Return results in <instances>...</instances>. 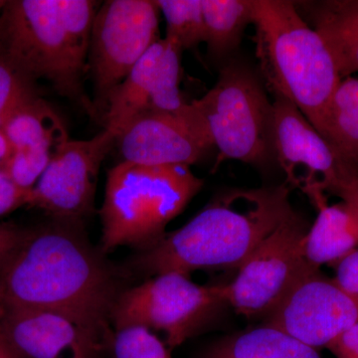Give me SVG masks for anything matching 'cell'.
I'll return each mask as SVG.
<instances>
[{
    "label": "cell",
    "mask_w": 358,
    "mask_h": 358,
    "mask_svg": "<svg viewBox=\"0 0 358 358\" xmlns=\"http://www.w3.org/2000/svg\"><path fill=\"white\" fill-rule=\"evenodd\" d=\"M203 179L187 166H143L122 162L108 171L100 210V249L143 251L166 235V227L202 189Z\"/></svg>",
    "instance_id": "5"
},
{
    "label": "cell",
    "mask_w": 358,
    "mask_h": 358,
    "mask_svg": "<svg viewBox=\"0 0 358 358\" xmlns=\"http://www.w3.org/2000/svg\"><path fill=\"white\" fill-rule=\"evenodd\" d=\"M327 348L336 358H358V324L341 334Z\"/></svg>",
    "instance_id": "28"
},
{
    "label": "cell",
    "mask_w": 358,
    "mask_h": 358,
    "mask_svg": "<svg viewBox=\"0 0 358 358\" xmlns=\"http://www.w3.org/2000/svg\"><path fill=\"white\" fill-rule=\"evenodd\" d=\"M124 275L90 241L83 221L53 218L28 228L0 263V305L70 315L110 334Z\"/></svg>",
    "instance_id": "1"
},
{
    "label": "cell",
    "mask_w": 358,
    "mask_h": 358,
    "mask_svg": "<svg viewBox=\"0 0 358 358\" xmlns=\"http://www.w3.org/2000/svg\"><path fill=\"white\" fill-rule=\"evenodd\" d=\"M199 358H322L310 348L282 329L264 324L213 341Z\"/></svg>",
    "instance_id": "19"
},
{
    "label": "cell",
    "mask_w": 358,
    "mask_h": 358,
    "mask_svg": "<svg viewBox=\"0 0 358 358\" xmlns=\"http://www.w3.org/2000/svg\"><path fill=\"white\" fill-rule=\"evenodd\" d=\"M6 0H0V13H1L2 9H3L4 7H6Z\"/></svg>",
    "instance_id": "32"
},
{
    "label": "cell",
    "mask_w": 358,
    "mask_h": 358,
    "mask_svg": "<svg viewBox=\"0 0 358 358\" xmlns=\"http://www.w3.org/2000/svg\"><path fill=\"white\" fill-rule=\"evenodd\" d=\"M110 350L115 358H171L169 348L157 334L141 324L115 329Z\"/></svg>",
    "instance_id": "23"
},
{
    "label": "cell",
    "mask_w": 358,
    "mask_h": 358,
    "mask_svg": "<svg viewBox=\"0 0 358 358\" xmlns=\"http://www.w3.org/2000/svg\"><path fill=\"white\" fill-rule=\"evenodd\" d=\"M37 96L39 92L36 82L0 55V126L14 110Z\"/></svg>",
    "instance_id": "24"
},
{
    "label": "cell",
    "mask_w": 358,
    "mask_h": 358,
    "mask_svg": "<svg viewBox=\"0 0 358 358\" xmlns=\"http://www.w3.org/2000/svg\"><path fill=\"white\" fill-rule=\"evenodd\" d=\"M117 143L124 162L155 166H192L213 148L203 117L192 102L178 112L138 117Z\"/></svg>",
    "instance_id": "15"
},
{
    "label": "cell",
    "mask_w": 358,
    "mask_h": 358,
    "mask_svg": "<svg viewBox=\"0 0 358 358\" xmlns=\"http://www.w3.org/2000/svg\"><path fill=\"white\" fill-rule=\"evenodd\" d=\"M166 22V38L183 52L205 43L201 0H155Z\"/></svg>",
    "instance_id": "22"
},
{
    "label": "cell",
    "mask_w": 358,
    "mask_h": 358,
    "mask_svg": "<svg viewBox=\"0 0 358 358\" xmlns=\"http://www.w3.org/2000/svg\"><path fill=\"white\" fill-rule=\"evenodd\" d=\"M317 209L305 241L306 259L313 267L334 266L358 248V212L345 201L329 205L324 192L310 195Z\"/></svg>",
    "instance_id": "17"
},
{
    "label": "cell",
    "mask_w": 358,
    "mask_h": 358,
    "mask_svg": "<svg viewBox=\"0 0 358 358\" xmlns=\"http://www.w3.org/2000/svg\"><path fill=\"white\" fill-rule=\"evenodd\" d=\"M27 232L28 228L0 222V263L20 244Z\"/></svg>",
    "instance_id": "29"
},
{
    "label": "cell",
    "mask_w": 358,
    "mask_h": 358,
    "mask_svg": "<svg viewBox=\"0 0 358 358\" xmlns=\"http://www.w3.org/2000/svg\"><path fill=\"white\" fill-rule=\"evenodd\" d=\"M334 267L336 270L334 281L348 293L358 294V248L341 259Z\"/></svg>",
    "instance_id": "26"
},
{
    "label": "cell",
    "mask_w": 358,
    "mask_h": 358,
    "mask_svg": "<svg viewBox=\"0 0 358 358\" xmlns=\"http://www.w3.org/2000/svg\"><path fill=\"white\" fill-rule=\"evenodd\" d=\"M205 43L215 59L229 56L252 24V0H201Z\"/></svg>",
    "instance_id": "21"
},
{
    "label": "cell",
    "mask_w": 358,
    "mask_h": 358,
    "mask_svg": "<svg viewBox=\"0 0 358 358\" xmlns=\"http://www.w3.org/2000/svg\"><path fill=\"white\" fill-rule=\"evenodd\" d=\"M182 53L166 37L157 40L113 92L102 117L103 129L117 138L138 117L186 107L180 91Z\"/></svg>",
    "instance_id": "12"
},
{
    "label": "cell",
    "mask_w": 358,
    "mask_h": 358,
    "mask_svg": "<svg viewBox=\"0 0 358 358\" xmlns=\"http://www.w3.org/2000/svg\"><path fill=\"white\" fill-rule=\"evenodd\" d=\"M265 324L277 327L310 348H327L358 324V294L348 293L313 268L301 278Z\"/></svg>",
    "instance_id": "10"
},
{
    "label": "cell",
    "mask_w": 358,
    "mask_h": 358,
    "mask_svg": "<svg viewBox=\"0 0 358 358\" xmlns=\"http://www.w3.org/2000/svg\"><path fill=\"white\" fill-rule=\"evenodd\" d=\"M324 138L343 164L358 169V78H343L324 122Z\"/></svg>",
    "instance_id": "20"
},
{
    "label": "cell",
    "mask_w": 358,
    "mask_h": 358,
    "mask_svg": "<svg viewBox=\"0 0 358 358\" xmlns=\"http://www.w3.org/2000/svg\"><path fill=\"white\" fill-rule=\"evenodd\" d=\"M310 227L294 211L268 235L238 268L236 278L224 285L228 306L244 317H267L301 278L315 268L305 256Z\"/></svg>",
    "instance_id": "9"
},
{
    "label": "cell",
    "mask_w": 358,
    "mask_h": 358,
    "mask_svg": "<svg viewBox=\"0 0 358 358\" xmlns=\"http://www.w3.org/2000/svg\"><path fill=\"white\" fill-rule=\"evenodd\" d=\"M0 331L18 358H103L113 336L65 313L6 305Z\"/></svg>",
    "instance_id": "13"
},
{
    "label": "cell",
    "mask_w": 358,
    "mask_h": 358,
    "mask_svg": "<svg viewBox=\"0 0 358 358\" xmlns=\"http://www.w3.org/2000/svg\"><path fill=\"white\" fill-rule=\"evenodd\" d=\"M99 6L93 0H8L0 13V55L92 114L84 78Z\"/></svg>",
    "instance_id": "3"
},
{
    "label": "cell",
    "mask_w": 358,
    "mask_h": 358,
    "mask_svg": "<svg viewBox=\"0 0 358 358\" xmlns=\"http://www.w3.org/2000/svg\"><path fill=\"white\" fill-rule=\"evenodd\" d=\"M11 155V148L7 141L3 131L0 129V169L6 164L7 159H9Z\"/></svg>",
    "instance_id": "30"
},
{
    "label": "cell",
    "mask_w": 358,
    "mask_h": 358,
    "mask_svg": "<svg viewBox=\"0 0 358 358\" xmlns=\"http://www.w3.org/2000/svg\"><path fill=\"white\" fill-rule=\"evenodd\" d=\"M286 185L233 188L216 195L185 225L138 251L128 268L164 273L239 268L258 245L294 213Z\"/></svg>",
    "instance_id": "2"
},
{
    "label": "cell",
    "mask_w": 358,
    "mask_h": 358,
    "mask_svg": "<svg viewBox=\"0 0 358 358\" xmlns=\"http://www.w3.org/2000/svg\"><path fill=\"white\" fill-rule=\"evenodd\" d=\"M0 129L14 157L53 159L69 141L62 117L40 95L14 110Z\"/></svg>",
    "instance_id": "16"
},
{
    "label": "cell",
    "mask_w": 358,
    "mask_h": 358,
    "mask_svg": "<svg viewBox=\"0 0 358 358\" xmlns=\"http://www.w3.org/2000/svg\"><path fill=\"white\" fill-rule=\"evenodd\" d=\"M155 0H108L92 26L88 72L94 89L93 113L102 121L108 101L134 65L159 39Z\"/></svg>",
    "instance_id": "8"
},
{
    "label": "cell",
    "mask_w": 358,
    "mask_h": 358,
    "mask_svg": "<svg viewBox=\"0 0 358 358\" xmlns=\"http://www.w3.org/2000/svg\"><path fill=\"white\" fill-rule=\"evenodd\" d=\"M31 190L20 188L3 169H0V218L20 207L28 206Z\"/></svg>",
    "instance_id": "25"
},
{
    "label": "cell",
    "mask_w": 358,
    "mask_h": 358,
    "mask_svg": "<svg viewBox=\"0 0 358 358\" xmlns=\"http://www.w3.org/2000/svg\"><path fill=\"white\" fill-rule=\"evenodd\" d=\"M0 358H18L15 353L13 352L8 343H6L1 331H0Z\"/></svg>",
    "instance_id": "31"
},
{
    "label": "cell",
    "mask_w": 358,
    "mask_h": 358,
    "mask_svg": "<svg viewBox=\"0 0 358 358\" xmlns=\"http://www.w3.org/2000/svg\"><path fill=\"white\" fill-rule=\"evenodd\" d=\"M228 306L224 285H199L189 275L164 273L120 294L110 324L114 329L141 324L166 334L169 348L197 336Z\"/></svg>",
    "instance_id": "7"
},
{
    "label": "cell",
    "mask_w": 358,
    "mask_h": 358,
    "mask_svg": "<svg viewBox=\"0 0 358 358\" xmlns=\"http://www.w3.org/2000/svg\"><path fill=\"white\" fill-rule=\"evenodd\" d=\"M252 24L266 90L293 103L322 136L341 81L326 42L288 0H252Z\"/></svg>",
    "instance_id": "4"
},
{
    "label": "cell",
    "mask_w": 358,
    "mask_h": 358,
    "mask_svg": "<svg viewBox=\"0 0 358 358\" xmlns=\"http://www.w3.org/2000/svg\"><path fill=\"white\" fill-rule=\"evenodd\" d=\"M326 192L339 197L358 212V171H348L339 176Z\"/></svg>",
    "instance_id": "27"
},
{
    "label": "cell",
    "mask_w": 358,
    "mask_h": 358,
    "mask_svg": "<svg viewBox=\"0 0 358 358\" xmlns=\"http://www.w3.org/2000/svg\"><path fill=\"white\" fill-rule=\"evenodd\" d=\"M115 141L106 129L89 140L68 141L31 190L28 206L52 218L83 221L93 211L101 166Z\"/></svg>",
    "instance_id": "11"
},
{
    "label": "cell",
    "mask_w": 358,
    "mask_h": 358,
    "mask_svg": "<svg viewBox=\"0 0 358 358\" xmlns=\"http://www.w3.org/2000/svg\"><path fill=\"white\" fill-rule=\"evenodd\" d=\"M273 155L286 173L287 182L308 194L326 192L348 171L329 141L293 103L275 98L271 110Z\"/></svg>",
    "instance_id": "14"
},
{
    "label": "cell",
    "mask_w": 358,
    "mask_h": 358,
    "mask_svg": "<svg viewBox=\"0 0 358 358\" xmlns=\"http://www.w3.org/2000/svg\"><path fill=\"white\" fill-rule=\"evenodd\" d=\"M192 103L218 152L214 169L226 160L262 166L273 155L272 102L261 80L244 63L233 60L224 65L213 88Z\"/></svg>",
    "instance_id": "6"
},
{
    "label": "cell",
    "mask_w": 358,
    "mask_h": 358,
    "mask_svg": "<svg viewBox=\"0 0 358 358\" xmlns=\"http://www.w3.org/2000/svg\"><path fill=\"white\" fill-rule=\"evenodd\" d=\"M296 6L326 42L341 79L358 73V0L300 1Z\"/></svg>",
    "instance_id": "18"
}]
</instances>
